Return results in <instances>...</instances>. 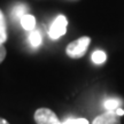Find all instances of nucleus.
<instances>
[{"label": "nucleus", "mask_w": 124, "mask_h": 124, "mask_svg": "<svg viewBox=\"0 0 124 124\" xmlns=\"http://www.w3.org/2000/svg\"><path fill=\"white\" fill-rule=\"evenodd\" d=\"M6 54H7V51H6V47L4 46V44H0V63H2V61L6 58Z\"/></svg>", "instance_id": "obj_12"}, {"label": "nucleus", "mask_w": 124, "mask_h": 124, "mask_svg": "<svg viewBox=\"0 0 124 124\" xmlns=\"http://www.w3.org/2000/svg\"><path fill=\"white\" fill-rule=\"evenodd\" d=\"M121 101L118 99H108L103 102V106L108 111H114L116 110L117 108H120Z\"/></svg>", "instance_id": "obj_10"}, {"label": "nucleus", "mask_w": 124, "mask_h": 124, "mask_svg": "<svg viewBox=\"0 0 124 124\" xmlns=\"http://www.w3.org/2000/svg\"><path fill=\"white\" fill-rule=\"evenodd\" d=\"M0 124H9V123L5 120V118H1V117H0Z\"/></svg>", "instance_id": "obj_14"}, {"label": "nucleus", "mask_w": 124, "mask_h": 124, "mask_svg": "<svg viewBox=\"0 0 124 124\" xmlns=\"http://www.w3.org/2000/svg\"><path fill=\"white\" fill-rule=\"evenodd\" d=\"M62 124H89V121L86 118H69Z\"/></svg>", "instance_id": "obj_11"}, {"label": "nucleus", "mask_w": 124, "mask_h": 124, "mask_svg": "<svg viewBox=\"0 0 124 124\" xmlns=\"http://www.w3.org/2000/svg\"><path fill=\"white\" fill-rule=\"evenodd\" d=\"M92 61L95 63V64H102L103 62L106 61V53L103 52V51H100V49H98V51H95V52H93L92 54Z\"/></svg>", "instance_id": "obj_9"}, {"label": "nucleus", "mask_w": 124, "mask_h": 124, "mask_svg": "<svg viewBox=\"0 0 124 124\" xmlns=\"http://www.w3.org/2000/svg\"><path fill=\"white\" fill-rule=\"evenodd\" d=\"M67 25H68V21L64 15H59L52 23V25L49 28L48 35L52 39H59L60 37L66 35L67 32Z\"/></svg>", "instance_id": "obj_3"}, {"label": "nucleus", "mask_w": 124, "mask_h": 124, "mask_svg": "<svg viewBox=\"0 0 124 124\" xmlns=\"http://www.w3.org/2000/svg\"><path fill=\"white\" fill-rule=\"evenodd\" d=\"M92 124H121L120 116L114 111H107L105 114L97 116Z\"/></svg>", "instance_id": "obj_4"}, {"label": "nucleus", "mask_w": 124, "mask_h": 124, "mask_svg": "<svg viewBox=\"0 0 124 124\" xmlns=\"http://www.w3.org/2000/svg\"><path fill=\"white\" fill-rule=\"evenodd\" d=\"M29 41L33 47H37L41 44V35L38 30H32L29 35Z\"/></svg>", "instance_id": "obj_8"}, {"label": "nucleus", "mask_w": 124, "mask_h": 124, "mask_svg": "<svg viewBox=\"0 0 124 124\" xmlns=\"http://www.w3.org/2000/svg\"><path fill=\"white\" fill-rule=\"evenodd\" d=\"M6 41H7V23L2 10L0 9V44H4Z\"/></svg>", "instance_id": "obj_6"}, {"label": "nucleus", "mask_w": 124, "mask_h": 124, "mask_svg": "<svg viewBox=\"0 0 124 124\" xmlns=\"http://www.w3.org/2000/svg\"><path fill=\"white\" fill-rule=\"evenodd\" d=\"M115 113L118 116H123L124 115V110H123V109H121V108H117V109L115 110Z\"/></svg>", "instance_id": "obj_13"}, {"label": "nucleus", "mask_w": 124, "mask_h": 124, "mask_svg": "<svg viewBox=\"0 0 124 124\" xmlns=\"http://www.w3.org/2000/svg\"><path fill=\"white\" fill-rule=\"evenodd\" d=\"M20 23H21V25L23 27V29H25L28 31H32V30H35V27H36V18L33 15L25 14L20 20Z\"/></svg>", "instance_id": "obj_5"}, {"label": "nucleus", "mask_w": 124, "mask_h": 124, "mask_svg": "<svg viewBox=\"0 0 124 124\" xmlns=\"http://www.w3.org/2000/svg\"><path fill=\"white\" fill-rule=\"evenodd\" d=\"M28 12V8L22 4L16 5L13 9H12V17L15 20V21H20L22 16H24Z\"/></svg>", "instance_id": "obj_7"}, {"label": "nucleus", "mask_w": 124, "mask_h": 124, "mask_svg": "<svg viewBox=\"0 0 124 124\" xmlns=\"http://www.w3.org/2000/svg\"><path fill=\"white\" fill-rule=\"evenodd\" d=\"M90 43H91L90 37H80L77 40L71 41L66 48L67 55L71 59H79L84 56Z\"/></svg>", "instance_id": "obj_1"}, {"label": "nucleus", "mask_w": 124, "mask_h": 124, "mask_svg": "<svg viewBox=\"0 0 124 124\" xmlns=\"http://www.w3.org/2000/svg\"><path fill=\"white\" fill-rule=\"evenodd\" d=\"M37 124H62L59 121L56 114L48 108H39L35 111L33 115Z\"/></svg>", "instance_id": "obj_2"}]
</instances>
